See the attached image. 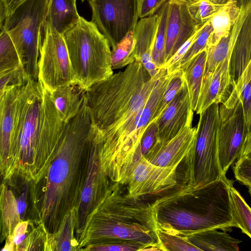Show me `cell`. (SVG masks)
<instances>
[{"label": "cell", "mask_w": 251, "mask_h": 251, "mask_svg": "<svg viewBox=\"0 0 251 251\" xmlns=\"http://www.w3.org/2000/svg\"><path fill=\"white\" fill-rule=\"evenodd\" d=\"M93 125L85 98L78 113L66 122L56 156L47 173L30 185L27 219L56 232L65 215L77 208L85 183Z\"/></svg>", "instance_id": "6da1fadb"}, {"label": "cell", "mask_w": 251, "mask_h": 251, "mask_svg": "<svg viewBox=\"0 0 251 251\" xmlns=\"http://www.w3.org/2000/svg\"><path fill=\"white\" fill-rule=\"evenodd\" d=\"M120 184H111L88 216L77 238L78 251L93 245L123 240L144 244L143 251H161L156 232L155 205L123 194Z\"/></svg>", "instance_id": "7a4b0ae2"}, {"label": "cell", "mask_w": 251, "mask_h": 251, "mask_svg": "<svg viewBox=\"0 0 251 251\" xmlns=\"http://www.w3.org/2000/svg\"><path fill=\"white\" fill-rule=\"evenodd\" d=\"M162 69L151 77L140 60L97 82L85 100L95 126L105 138L116 140L135 121L145 105Z\"/></svg>", "instance_id": "3957f363"}, {"label": "cell", "mask_w": 251, "mask_h": 251, "mask_svg": "<svg viewBox=\"0 0 251 251\" xmlns=\"http://www.w3.org/2000/svg\"><path fill=\"white\" fill-rule=\"evenodd\" d=\"M43 85L29 79L20 88L9 156L0 170L2 181L36 184L41 179L37 142Z\"/></svg>", "instance_id": "277c9868"}, {"label": "cell", "mask_w": 251, "mask_h": 251, "mask_svg": "<svg viewBox=\"0 0 251 251\" xmlns=\"http://www.w3.org/2000/svg\"><path fill=\"white\" fill-rule=\"evenodd\" d=\"M229 182L221 178L194 192L193 208L155 204L158 223L168 225L187 236L213 229L225 230L236 225L231 211Z\"/></svg>", "instance_id": "5b68a950"}, {"label": "cell", "mask_w": 251, "mask_h": 251, "mask_svg": "<svg viewBox=\"0 0 251 251\" xmlns=\"http://www.w3.org/2000/svg\"><path fill=\"white\" fill-rule=\"evenodd\" d=\"M78 84L86 91L113 75L108 41L91 21L80 16L63 35Z\"/></svg>", "instance_id": "8992f818"}, {"label": "cell", "mask_w": 251, "mask_h": 251, "mask_svg": "<svg viewBox=\"0 0 251 251\" xmlns=\"http://www.w3.org/2000/svg\"><path fill=\"white\" fill-rule=\"evenodd\" d=\"M49 1L26 0L6 17L0 31L8 34L26 75L35 81L38 80V62Z\"/></svg>", "instance_id": "52a82bcc"}, {"label": "cell", "mask_w": 251, "mask_h": 251, "mask_svg": "<svg viewBox=\"0 0 251 251\" xmlns=\"http://www.w3.org/2000/svg\"><path fill=\"white\" fill-rule=\"evenodd\" d=\"M200 115L197 126L193 190L206 185L224 176L218 156L219 104L212 103Z\"/></svg>", "instance_id": "ba28073f"}, {"label": "cell", "mask_w": 251, "mask_h": 251, "mask_svg": "<svg viewBox=\"0 0 251 251\" xmlns=\"http://www.w3.org/2000/svg\"><path fill=\"white\" fill-rule=\"evenodd\" d=\"M38 80L50 92L77 83L63 36L46 21L38 62Z\"/></svg>", "instance_id": "9c48e42d"}, {"label": "cell", "mask_w": 251, "mask_h": 251, "mask_svg": "<svg viewBox=\"0 0 251 251\" xmlns=\"http://www.w3.org/2000/svg\"><path fill=\"white\" fill-rule=\"evenodd\" d=\"M249 130L241 101L237 94L231 93L219 104L218 156L223 175L239 158Z\"/></svg>", "instance_id": "30bf717a"}, {"label": "cell", "mask_w": 251, "mask_h": 251, "mask_svg": "<svg viewBox=\"0 0 251 251\" xmlns=\"http://www.w3.org/2000/svg\"><path fill=\"white\" fill-rule=\"evenodd\" d=\"M91 21L106 38L111 48L130 32L139 18V0H88Z\"/></svg>", "instance_id": "8fae6325"}, {"label": "cell", "mask_w": 251, "mask_h": 251, "mask_svg": "<svg viewBox=\"0 0 251 251\" xmlns=\"http://www.w3.org/2000/svg\"><path fill=\"white\" fill-rule=\"evenodd\" d=\"M102 137V132L93 123L90 134L87 172L77 208V221L75 229L77 239L88 216L102 199L111 185L110 179L100 166V151Z\"/></svg>", "instance_id": "7c38bea8"}, {"label": "cell", "mask_w": 251, "mask_h": 251, "mask_svg": "<svg viewBox=\"0 0 251 251\" xmlns=\"http://www.w3.org/2000/svg\"><path fill=\"white\" fill-rule=\"evenodd\" d=\"M196 139L197 127L187 126L167 142L155 141L145 157L151 163L160 166L179 165L184 162L187 168L188 186L193 189Z\"/></svg>", "instance_id": "4fadbf2b"}, {"label": "cell", "mask_w": 251, "mask_h": 251, "mask_svg": "<svg viewBox=\"0 0 251 251\" xmlns=\"http://www.w3.org/2000/svg\"><path fill=\"white\" fill-rule=\"evenodd\" d=\"M178 165L160 166L154 165L144 155L131 167L124 184H126L128 197H141L168 190L177 184Z\"/></svg>", "instance_id": "5bb4252c"}, {"label": "cell", "mask_w": 251, "mask_h": 251, "mask_svg": "<svg viewBox=\"0 0 251 251\" xmlns=\"http://www.w3.org/2000/svg\"><path fill=\"white\" fill-rule=\"evenodd\" d=\"M65 123L58 113L50 91L43 85L37 142V157L41 179L57 155L59 139Z\"/></svg>", "instance_id": "9a60e30c"}, {"label": "cell", "mask_w": 251, "mask_h": 251, "mask_svg": "<svg viewBox=\"0 0 251 251\" xmlns=\"http://www.w3.org/2000/svg\"><path fill=\"white\" fill-rule=\"evenodd\" d=\"M29 183L2 181L0 185V241L11 236L16 226L27 219Z\"/></svg>", "instance_id": "2e32d148"}, {"label": "cell", "mask_w": 251, "mask_h": 251, "mask_svg": "<svg viewBox=\"0 0 251 251\" xmlns=\"http://www.w3.org/2000/svg\"><path fill=\"white\" fill-rule=\"evenodd\" d=\"M194 111L187 83L183 85L156 122L155 141L165 142L176 136L187 126H192Z\"/></svg>", "instance_id": "e0dca14e"}, {"label": "cell", "mask_w": 251, "mask_h": 251, "mask_svg": "<svg viewBox=\"0 0 251 251\" xmlns=\"http://www.w3.org/2000/svg\"><path fill=\"white\" fill-rule=\"evenodd\" d=\"M202 25L197 24L191 17L187 0H169L166 63Z\"/></svg>", "instance_id": "ac0fdd59"}, {"label": "cell", "mask_w": 251, "mask_h": 251, "mask_svg": "<svg viewBox=\"0 0 251 251\" xmlns=\"http://www.w3.org/2000/svg\"><path fill=\"white\" fill-rule=\"evenodd\" d=\"M230 58H226L213 72L203 76L196 110L197 114H200L213 103H224L230 96L235 87L230 74Z\"/></svg>", "instance_id": "d6986e66"}, {"label": "cell", "mask_w": 251, "mask_h": 251, "mask_svg": "<svg viewBox=\"0 0 251 251\" xmlns=\"http://www.w3.org/2000/svg\"><path fill=\"white\" fill-rule=\"evenodd\" d=\"M159 19L158 11L152 16L141 18L134 31L135 59L141 61L151 77L156 75L160 69L153 62L151 56Z\"/></svg>", "instance_id": "ffe728a7"}, {"label": "cell", "mask_w": 251, "mask_h": 251, "mask_svg": "<svg viewBox=\"0 0 251 251\" xmlns=\"http://www.w3.org/2000/svg\"><path fill=\"white\" fill-rule=\"evenodd\" d=\"M21 87H10L0 93V171L4 167L9 154L18 95Z\"/></svg>", "instance_id": "44dd1931"}, {"label": "cell", "mask_w": 251, "mask_h": 251, "mask_svg": "<svg viewBox=\"0 0 251 251\" xmlns=\"http://www.w3.org/2000/svg\"><path fill=\"white\" fill-rule=\"evenodd\" d=\"M86 92L78 83L62 86L50 92L58 113L65 123L78 113Z\"/></svg>", "instance_id": "7402d4cb"}, {"label": "cell", "mask_w": 251, "mask_h": 251, "mask_svg": "<svg viewBox=\"0 0 251 251\" xmlns=\"http://www.w3.org/2000/svg\"><path fill=\"white\" fill-rule=\"evenodd\" d=\"M77 209L75 207L65 215L56 232L48 233L44 251H77Z\"/></svg>", "instance_id": "603a6c76"}, {"label": "cell", "mask_w": 251, "mask_h": 251, "mask_svg": "<svg viewBox=\"0 0 251 251\" xmlns=\"http://www.w3.org/2000/svg\"><path fill=\"white\" fill-rule=\"evenodd\" d=\"M251 59V10L246 17L234 44L229 71L235 84Z\"/></svg>", "instance_id": "cb8c5ba5"}, {"label": "cell", "mask_w": 251, "mask_h": 251, "mask_svg": "<svg viewBox=\"0 0 251 251\" xmlns=\"http://www.w3.org/2000/svg\"><path fill=\"white\" fill-rule=\"evenodd\" d=\"M76 0H49L46 21L63 35L78 21Z\"/></svg>", "instance_id": "d4e9b609"}, {"label": "cell", "mask_w": 251, "mask_h": 251, "mask_svg": "<svg viewBox=\"0 0 251 251\" xmlns=\"http://www.w3.org/2000/svg\"><path fill=\"white\" fill-rule=\"evenodd\" d=\"M239 0H227L210 19L212 32L208 40L207 47L215 46L226 35L237 21L240 14Z\"/></svg>", "instance_id": "484cf974"}, {"label": "cell", "mask_w": 251, "mask_h": 251, "mask_svg": "<svg viewBox=\"0 0 251 251\" xmlns=\"http://www.w3.org/2000/svg\"><path fill=\"white\" fill-rule=\"evenodd\" d=\"M188 237L201 251H238V245L242 242L226 232L218 231L216 229L199 232Z\"/></svg>", "instance_id": "4316f807"}, {"label": "cell", "mask_w": 251, "mask_h": 251, "mask_svg": "<svg viewBox=\"0 0 251 251\" xmlns=\"http://www.w3.org/2000/svg\"><path fill=\"white\" fill-rule=\"evenodd\" d=\"M206 56L207 51L205 49L192 59L182 71L188 86L191 106L194 111L196 110L202 83Z\"/></svg>", "instance_id": "83f0119b"}, {"label": "cell", "mask_w": 251, "mask_h": 251, "mask_svg": "<svg viewBox=\"0 0 251 251\" xmlns=\"http://www.w3.org/2000/svg\"><path fill=\"white\" fill-rule=\"evenodd\" d=\"M156 232L162 251H201L188 236L168 225L158 223Z\"/></svg>", "instance_id": "f1b7e54d"}, {"label": "cell", "mask_w": 251, "mask_h": 251, "mask_svg": "<svg viewBox=\"0 0 251 251\" xmlns=\"http://www.w3.org/2000/svg\"><path fill=\"white\" fill-rule=\"evenodd\" d=\"M228 188L231 211L236 227L251 238V208L234 187L231 180Z\"/></svg>", "instance_id": "f546056e"}, {"label": "cell", "mask_w": 251, "mask_h": 251, "mask_svg": "<svg viewBox=\"0 0 251 251\" xmlns=\"http://www.w3.org/2000/svg\"><path fill=\"white\" fill-rule=\"evenodd\" d=\"M159 19L156 34L152 59L159 69L164 67L166 63V26L169 12V0L158 11Z\"/></svg>", "instance_id": "4dcf8cb0"}, {"label": "cell", "mask_w": 251, "mask_h": 251, "mask_svg": "<svg viewBox=\"0 0 251 251\" xmlns=\"http://www.w3.org/2000/svg\"><path fill=\"white\" fill-rule=\"evenodd\" d=\"M135 40L134 32L127 35L111 50V59L112 69H121L134 62Z\"/></svg>", "instance_id": "1f68e13d"}, {"label": "cell", "mask_w": 251, "mask_h": 251, "mask_svg": "<svg viewBox=\"0 0 251 251\" xmlns=\"http://www.w3.org/2000/svg\"><path fill=\"white\" fill-rule=\"evenodd\" d=\"M22 66L16 47L8 34L0 32V73Z\"/></svg>", "instance_id": "d6a6232c"}, {"label": "cell", "mask_w": 251, "mask_h": 251, "mask_svg": "<svg viewBox=\"0 0 251 251\" xmlns=\"http://www.w3.org/2000/svg\"><path fill=\"white\" fill-rule=\"evenodd\" d=\"M189 12L195 21L203 25L218 12L222 4L213 0H187Z\"/></svg>", "instance_id": "836d02e7"}, {"label": "cell", "mask_w": 251, "mask_h": 251, "mask_svg": "<svg viewBox=\"0 0 251 251\" xmlns=\"http://www.w3.org/2000/svg\"><path fill=\"white\" fill-rule=\"evenodd\" d=\"M213 30L210 20L205 23L198 36L184 56L174 69L173 72L182 71L196 55L207 47L208 40Z\"/></svg>", "instance_id": "e575fe53"}, {"label": "cell", "mask_w": 251, "mask_h": 251, "mask_svg": "<svg viewBox=\"0 0 251 251\" xmlns=\"http://www.w3.org/2000/svg\"><path fill=\"white\" fill-rule=\"evenodd\" d=\"M184 81V77L182 71L174 73L151 122H156L161 116L165 109L181 88Z\"/></svg>", "instance_id": "d590c367"}, {"label": "cell", "mask_w": 251, "mask_h": 251, "mask_svg": "<svg viewBox=\"0 0 251 251\" xmlns=\"http://www.w3.org/2000/svg\"><path fill=\"white\" fill-rule=\"evenodd\" d=\"M37 224L30 219L20 222L15 227L11 236L5 240L1 251H17Z\"/></svg>", "instance_id": "8d00e7d4"}, {"label": "cell", "mask_w": 251, "mask_h": 251, "mask_svg": "<svg viewBox=\"0 0 251 251\" xmlns=\"http://www.w3.org/2000/svg\"><path fill=\"white\" fill-rule=\"evenodd\" d=\"M48 233L42 224H37L17 251H44Z\"/></svg>", "instance_id": "74e56055"}, {"label": "cell", "mask_w": 251, "mask_h": 251, "mask_svg": "<svg viewBox=\"0 0 251 251\" xmlns=\"http://www.w3.org/2000/svg\"><path fill=\"white\" fill-rule=\"evenodd\" d=\"M29 79L22 66L0 73V93L10 87L22 86Z\"/></svg>", "instance_id": "f35d334b"}, {"label": "cell", "mask_w": 251, "mask_h": 251, "mask_svg": "<svg viewBox=\"0 0 251 251\" xmlns=\"http://www.w3.org/2000/svg\"><path fill=\"white\" fill-rule=\"evenodd\" d=\"M146 246L131 241H118L89 246L81 251H143Z\"/></svg>", "instance_id": "ab89813d"}, {"label": "cell", "mask_w": 251, "mask_h": 251, "mask_svg": "<svg viewBox=\"0 0 251 251\" xmlns=\"http://www.w3.org/2000/svg\"><path fill=\"white\" fill-rule=\"evenodd\" d=\"M233 172L236 179L248 187L251 195V158H239L233 167Z\"/></svg>", "instance_id": "60d3db41"}, {"label": "cell", "mask_w": 251, "mask_h": 251, "mask_svg": "<svg viewBox=\"0 0 251 251\" xmlns=\"http://www.w3.org/2000/svg\"><path fill=\"white\" fill-rule=\"evenodd\" d=\"M201 26L195 33L177 50L172 57L166 63L164 67L168 71L172 73L176 66L184 56L188 50L191 46L198 36L201 31L204 25Z\"/></svg>", "instance_id": "b9f144b4"}, {"label": "cell", "mask_w": 251, "mask_h": 251, "mask_svg": "<svg viewBox=\"0 0 251 251\" xmlns=\"http://www.w3.org/2000/svg\"><path fill=\"white\" fill-rule=\"evenodd\" d=\"M236 94L241 101L245 120L250 129L251 128V80L243 85Z\"/></svg>", "instance_id": "7bdbcfd3"}, {"label": "cell", "mask_w": 251, "mask_h": 251, "mask_svg": "<svg viewBox=\"0 0 251 251\" xmlns=\"http://www.w3.org/2000/svg\"><path fill=\"white\" fill-rule=\"evenodd\" d=\"M169 0H139V18L152 16Z\"/></svg>", "instance_id": "ee69618b"}, {"label": "cell", "mask_w": 251, "mask_h": 251, "mask_svg": "<svg viewBox=\"0 0 251 251\" xmlns=\"http://www.w3.org/2000/svg\"><path fill=\"white\" fill-rule=\"evenodd\" d=\"M157 128L156 122H151L143 135L140 144V151L144 156L147 153L155 141Z\"/></svg>", "instance_id": "f6af8a7d"}, {"label": "cell", "mask_w": 251, "mask_h": 251, "mask_svg": "<svg viewBox=\"0 0 251 251\" xmlns=\"http://www.w3.org/2000/svg\"><path fill=\"white\" fill-rule=\"evenodd\" d=\"M251 80V59L242 73V75L235 83L234 91L237 93L243 85Z\"/></svg>", "instance_id": "bcb514c9"}, {"label": "cell", "mask_w": 251, "mask_h": 251, "mask_svg": "<svg viewBox=\"0 0 251 251\" xmlns=\"http://www.w3.org/2000/svg\"><path fill=\"white\" fill-rule=\"evenodd\" d=\"M241 157H248L251 158V128L250 129L246 137L243 147L239 158Z\"/></svg>", "instance_id": "7dc6e473"}, {"label": "cell", "mask_w": 251, "mask_h": 251, "mask_svg": "<svg viewBox=\"0 0 251 251\" xmlns=\"http://www.w3.org/2000/svg\"><path fill=\"white\" fill-rule=\"evenodd\" d=\"M3 1L7 9V17L11 15L16 9L27 0H0Z\"/></svg>", "instance_id": "c3c4849f"}, {"label": "cell", "mask_w": 251, "mask_h": 251, "mask_svg": "<svg viewBox=\"0 0 251 251\" xmlns=\"http://www.w3.org/2000/svg\"><path fill=\"white\" fill-rule=\"evenodd\" d=\"M85 0H81L82 2H84Z\"/></svg>", "instance_id": "681fc988"}]
</instances>
